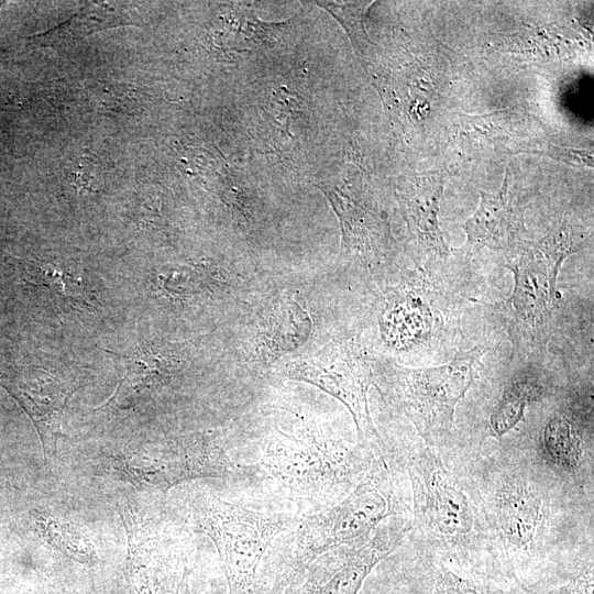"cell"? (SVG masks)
I'll list each match as a JSON object with an SVG mask.
<instances>
[{
  "mask_svg": "<svg viewBox=\"0 0 594 594\" xmlns=\"http://www.w3.org/2000/svg\"><path fill=\"white\" fill-rule=\"evenodd\" d=\"M587 242V231L569 213L541 239L530 241L531 245L544 258L551 280L556 286L563 261L582 250Z\"/></svg>",
  "mask_w": 594,
  "mask_h": 594,
  "instance_id": "7402d4cb",
  "label": "cell"
},
{
  "mask_svg": "<svg viewBox=\"0 0 594 594\" xmlns=\"http://www.w3.org/2000/svg\"><path fill=\"white\" fill-rule=\"evenodd\" d=\"M544 395L541 383L531 375L517 377L504 389L490 416V435L501 439L526 419V409Z\"/></svg>",
  "mask_w": 594,
  "mask_h": 594,
  "instance_id": "44dd1931",
  "label": "cell"
},
{
  "mask_svg": "<svg viewBox=\"0 0 594 594\" xmlns=\"http://www.w3.org/2000/svg\"><path fill=\"white\" fill-rule=\"evenodd\" d=\"M188 575H189V571L188 569H186L184 571L183 578L179 583V588H178L179 594H191L189 583H188Z\"/></svg>",
  "mask_w": 594,
  "mask_h": 594,
  "instance_id": "83f0119b",
  "label": "cell"
},
{
  "mask_svg": "<svg viewBox=\"0 0 594 594\" xmlns=\"http://www.w3.org/2000/svg\"><path fill=\"white\" fill-rule=\"evenodd\" d=\"M378 454L364 453L308 429L273 437L261 466L271 480L289 492H311L359 483Z\"/></svg>",
  "mask_w": 594,
  "mask_h": 594,
  "instance_id": "8992f818",
  "label": "cell"
},
{
  "mask_svg": "<svg viewBox=\"0 0 594 594\" xmlns=\"http://www.w3.org/2000/svg\"><path fill=\"white\" fill-rule=\"evenodd\" d=\"M528 195L514 182L510 166L495 194L480 191V204L464 222L466 251L474 254L484 248L510 250L527 232L524 221Z\"/></svg>",
  "mask_w": 594,
  "mask_h": 594,
  "instance_id": "4fadbf2b",
  "label": "cell"
},
{
  "mask_svg": "<svg viewBox=\"0 0 594 594\" xmlns=\"http://www.w3.org/2000/svg\"><path fill=\"white\" fill-rule=\"evenodd\" d=\"M400 572L406 594H521L505 579L463 568L414 546Z\"/></svg>",
  "mask_w": 594,
  "mask_h": 594,
  "instance_id": "5bb4252c",
  "label": "cell"
},
{
  "mask_svg": "<svg viewBox=\"0 0 594 594\" xmlns=\"http://www.w3.org/2000/svg\"><path fill=\"white\" fill-rule=\"evenodd\" d=\"M385 338L402 345L415 344L428 333L431 310L425 297L413 293L399 294L384 311Z\"/></svg>",
  "mask_w": 594,
  "mask_h": 594,
  "instance_id": "ffe728a7",
  "label": "cell"
},
{
  "mask_svg": "<svg viewBox=\"0 0 594 594\" xmlns=\"http://www.w3.org/2000/svg\"><path fill=\"white\" fill-rule=\"evenodd\" d=\"M312 322L307 311L294 300L276 305L260 323L255 348L262 361L277 358L302 345L310 336Z\"/></svg>",
  "mask_w": 594,
  "mask_h": 594,
  "instance_id": "ac0fdd59",
  "label": "cell"
},
{
  "mask_svg": "<svg viewBox=\"0 0 594 594\" xmlns=\"http://www.w3.org/2000/svg\"><path fill=\"white\" fill-rule=\"evenodd\" d=\"M526 450L562 481L593 492L592 442L584 439L566 415L550 416L538 435L536 448Z\"/></svg>",
  "mask_w": 594,
  "mask_h": 594,
  "instance_id": "2e32d148",
  "label": "cell"
},
{
  "mask_svg": "<svg viewBox=\"0 0 594 594\" xmlns=\"http://www.w3.org/2000/svg\"><path fill=\"white\" fill-rule=\"evenodd\" d=\"M394 487L384 454L340 503L301 518L296 527V548L275 574L270 594L298 585L319 557L341 546L366 543L385 518L395 514Z\"/></svg>",
  "mask_w": 594,
  "mask_h": 594,
  "instance_id": "3957f363",
  "label": "cell"
},
{
  "mask_svg": "<svg viewBox=\"0 0 594 594\" xmlns=\"http://www.w3.org/2000/svg\"><path fill=\"white\" fill-rule=\"evenodd\" d=\"M132 22L128 6L119 2H90L67 21L30 38L42 46L82 38L96 31Z\"/></svg>",
  "mask_w": 594,
  "mask_h": 594,
  "instance_id": "d6986e66",
  "label": "cell"
},
{
  "mask_svg": "<svg viewBox=\"0 0 594 594\" xmlns=\"http://www.w3.org/2000/svg\"><path fill=\"white\" fill-rule=\"evenodd\" d=\"M520 152L547 156L551 160L559 161L574 167H593V152L583 148L566 147L547 143L538 147L527 148Z\"/></svg>",
  "mask_w": 594,
  "mask_h": 594,
  "instance_id": "4316f807",
  "label": "cell"
},
{
  "mask_svg": "<svg viewBox=\"0 0 594 594\" xmlns=\"http://www.w3.org/2000/svg\"><path fill=\"white\" fill-rule=\"evenodd\" d=\"M284 374L312 384L341 402L352 415L360 442L382 451L367 400L373 369L359 343L352 339L330 343L316 353L289 361Z\"/></svg>",
  "mask_w": 594,
  "mask_h": 594,
  "instance_id": "ba28073f",
  "label": "cell"
},
{
  "mask_svg": "<svg viewBox=\"0 0 594 594\" xmlns=\"http://www.w3.org/2000/svg\"><path fill=\"white\" fill-rule=\"evenodd\" d=\"M31 283L47 286L75 304H84L87 284L84 276L72 268H62L50 262H33L25 268Z\"/></svg>",
  "mask_w": 594,
  "mask_h": 594,
  "instance_id": "484cf974",
  "label": "cell"
},
{
  "mask_svg": "<svg viewBox=\"0 0 594 594\" xmlns=\"http://www.w3.org/2000/svg\"><path fill=\"white\" fill-rule=\"evenodd\" d=\"M112 468L122 480L147 492H164L200 477L226 476L232 463L212 439H172L116 455Z\"/></svg>",
  "mask_w": 594,
  "mask_h": 594,
  "instance_id": "52a82bcc",
  "label": "cell"
},
{
  "mask_svg": "<svg viewBox=\"0 0 594 594\" xmlns=\"http://www.w3.org/2000/svg\"><path fill=\"white\" fill-rule=\"evenodd\" d=\"M403 460L413 503L407 535L410 544L463 568L502 578L461 448L454 443L433 448L422 441Z\"/></svg>",
  "mask_w": 594,
  "mask_h": 594,
  "instance_id": "7a4b0ae2",
  "label": "cell"
},
{
  "mask_svg": "<svg viewBox=\"0 0 594 594\" xmlns=\"http://www.w3.org/2000/svg\"><path fill=\"white\" fill-rule=\"evenodd\" d=\"M409 530L410 519L405 517L381 524L366 543L312 563L302 581L282 594H359L374 568L403 544Z\"/></svg>",
  "mask_w": 594,
  "mask_h": 594,
  "instance_id": "30bf717a",
  "label": "cell"
},
{
  "mask_svg": "<svg viewBox=\"0 0 594 594\" xmlns=\"http://www.w3.org/2000/svg\"><path fill=\"white\" fill-rule=\"evenodd\" d=\"M35 521L41 536L55 550L82 564L96 562L95 546L82 528L52 515H37Z\"/></svg>",
  "mask_w": 594,
  "mask_h": 594,
  "instance_id": "603a6c76",
  "label": "cell"
},
{
  "mask_svg": "<svg viewBox=\"0 0 594 594\" xmlns=\"http://www.w3.org/2000/svg\"><path fill=\"white\" fill-rule=\"evenodd\" d=\"M485 351L476 346L446 364L424 369L386 363L375 367L373 384L426 444L444 448L453 442L457 406L475 382Z\"/></svg>",
  "mask_w": 594,
  "mask_h": 594,
  "instance_id": "277c9868",
  "label": "cell"
},
{
  "mask_svg": "<svg viewBox=\"0 0 594 594\" xmlns=\"http://www.w3.org/2000/svg\"><path fill=\"white\" fill-rule=\"evenodd\" d=\"M191 512L196 525L218 551L229 594H255L257 570L268 547L301 520L251 510L215 495L198 497Z\"/></svg>",
  "mask_w": 594,
  "mask_h": 594,
  "instance_id": "5b68a950",
  "label": "cell"
},
{
  "mask_svg": "<svg viewBox=\"0 0 594 594\" xmlns=\"http://www.w3.org/2000/svg\"><path fill=\"white\" fill-rule=\"evenodd\" d=\"M450 176L451 172L447 168L424 172L407 178L398 190V200L407 224L409 250L419 266L449 254V246L440 228L439 212L444 186Z\"/></svg>",
  "mask_w": 594,
  "mask_h": 594,
  "instance_id": "7c38bea8",
  "label": "cell"
},
{
  "mask_svg": "<svg viewBox=\"0 0 594 594\" xmlns=\"http://www.w3.org/2000/svg\"><path fill=\"white\" fill-rule=\"evenodd\" d=\"M502 578L539 590L593 564V492L558 477L521 447H462Z\"/></svg>",
  "mask_w": 594,
  "mask_h": 594,
  "instance_id": "6da1fadb",
  "label": "cell"
},
{
  "mask_svg": "<svg viewBox=\"0 0 594 594\" xmlns=\"http://www.w3.org/2000/svg\"><path fill=\"white\" fill-rule=\"evenodd\" d=\"M505 264L514 273L512 296L498 304L513 341L525 348H543L557 298L544 258L528 240L510 250Z\"/></svg>",
  "mask_w": 594,
  "mask_h": 594,
  "instance_id": "9c48e42d",
  "label": "cell"
},
{
  "mask_svg": "<svg viewBox=\"0 0 594 594\" xmlns=\"http://www.w3.org/2000/svg\"><path fill=\"white\" fill-rule=\"evenodd\" d=\"M374 1H316L315 4L328 11L344 29L353 48L363 65L376 47L369 37L364 21Z\"/></svg>",
  "mask_w": 594,
  "mask_h": 594,
  "instance_id": "d4e9b609",
  "label": "cell"
},
{
  "mask_svg": "<svg viewBox=\"0 0 594 594\" xmlns=\"http://www.w3.org/2000/svg\"><path fill=\"white\" fill-rule=\"evenodd\" d=\"M174 371V359L160 353L143 352L130 360L125 376L121 380L113 398L130 399L132 393L139 396L141 389L166 381Z\"/></svg>",
  "mask_w": 594,
  "mask_h": 594,
  "instance_id": "cb8c5ba5",
  "label": "cell"
},
{
  "mask_svg": "<svg viewBox=\"0 0 594 594\" xmlns=\"http://www.w3.org/2000/svg\"><path fill=\"white\" fill-rule=\"evenodd\" d=\"M317 187L326 195L341 226V256L352 265L375 272L395 255L389 226L362 191L322 182Z\"/></svg>",
  "mask_w": 594,
  "mask_h": 594,
  "instance_id": "8fae6325",
  "label": "cell"
},
{
  "mask_svg": "<svg viewBox=\"0 0 594 594\" xmlns=\"http://www.w3.org/2000/svg\"><path fill=\"white\" fill-rule=\"evenodd\" d=\"M0 385L20 404L40 436L44 459L56 453L63 410L76 392L55 374L31 367L0 374Z\"/></svg>",
  "mask_w": 594,
  "mask_h": 594,
  "instance_id": "9a60e30c",
  "label": "cell"
},
{
  "mask_svg": "<svg viewBox=\"0 0 594 594\" xmlns=\"http://www.w3.org/2000/svg\"><path fill=\"white\" fill-rule=\"evenodd\" d=\"M118 512L127 535L125 576L138 594H158L166 569L157 537L129 504Z\"/></svg>",
  "mask_w": 594,
  "mask_h": 594,
  "instance_id": "e0dca14e",
  "label": "cell"
}]
</instances>
